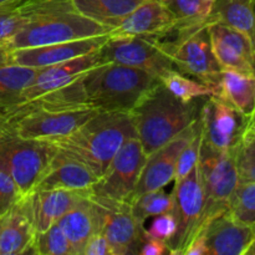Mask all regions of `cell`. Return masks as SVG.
Returning a JSON list of instances; mask_svg holds the SVG:
<instances>
[{"mask_svg":"<svg viewBox=\"0 0 255 255\" xmlns=\"http://www.w3.org/2000/svg\"><path fill=\"white\" fill-rule=\"evenodd\" d=\"M204 99L181 101L161 81L144 94L129 111L144 153L149 156L197 121Z\"/></svg>","mask_w":255,"mask_h":255,"instance_id":"6da1fadb","label":"cell"},{"mask_svg":"<svg viewBox=\"0 0 255 255\" xmlns=\"http://www.w3.org/2000/svg\"><path fill=\"white\" fill-rule=\"evenodd\" d=\"M133 137L137 134L129 112L100 111L74 133L51 143L86 164L100 178L125 142Z\"/></svg>","mask_w":255,"mask_h":255,"instance_id":"7a4b0ae2","label":"cell"},{"mask_svg":"<svg viewBox=\"0 0 255 255\" xmlns=\"http://www.w3.org/2000/svg\"><path fill=\"white\" fill-rule=\"evenodd\" d=\"M159 81L143 70L106 62L85 72L75 84L84 106L106 112H129Z\"/></svg>","mask_w":255,"mask_h":255,"instance_id":"3957f363","label":"cell"},{"mask_svg":"<svg viewBox=\"0 0 255 255\" xmlns=\"http://www.w3.org/2000/svg\"><path fill=\"white\" fill-rule=\"evenodd\" d=\"M111 29L72 7L71 2L41 14L25 25L5 44V50L44 46L109 34Z\"/></svg>","mask_w":255,"mask_h":255,"instance_id":"277c9868","label":"cell"},{"mask_svg":"<svg viewBox=\"0 0 255 255\" xmlns=\"http://www.w3.org/2000/svg\"><path fill=\"white\" fill-rule=\"evenodd\" d=\"M59 151L54 143L26 139L7 132L0 137V168L14 179L21 197L34 192Z\"/></svg>","mask_w":255,"mask_h":255,"instance_id":"5b68a950","label":"cell"},{"mask_svg":"<svg viewBox=\"0 0 255 255\" xmlns=\"http://www.w3.org/2000/svg\"><path fill=\"white\" fill-rule=\"evenodd\" d=\"M198 167L204 191L202 229L209 219L228 211L232 196L241 182L236 161V148L219 151L204 142L202 136Z\"/></svg>","mask_w":255,"mask_h":255,"instance_id":"8992f818","label":"cell"},{"mask_svg":"<svg viewBox=\"0 0 255 255\" xmlns=\"http://www.w3.org/2000/svg\"><path fill=\"white\" fill-rule=\"evenodd\" d=\"M100 112L92 107H36L10 119V132L26 139L54 142L70 136Z\"/></svg>","mask_w":255,"mask_h":255,"instance_id":"52a82bcc","label":"cell"},{"mask_svg":"<svg viewBox=\"0 0 255 255\" xmlns=\"http://www.w3.org/2000/svg\"><path fill=\"white\" fill-rule=\"evenodd\" d=\"M176 32L174 41H164L176 70L212 87L216 94L222 67L214 56L207 25Z\"/></svg>","mask_w":255,"mask_h":255,"instance_id":"ba28073f","label":"cell"},{"mask_svg":"<svg viewBox=\"0 0 255 255\" xmlns=\"http://www.w3.org/2000/svg\"><path fill=\"white\" fill-rule=\"evenodd\" d=\"M147 154L137 137L129 138L119 149L106 172L91 187L90 197L97 201L129 203Z\"/></svg>","mask_w":255,"mask_h":255,"instance_id":"9c48e42d","label":"cell"},{"mask_svg":"<svg viewBox=\"0 0 255 255\" xmlns=\"http://www.w3.org/2000/svg\"><path fill=\"white\" fill-rule=\"evenodd\" d=\"M104 64L115 62L133 69L143 70L161 77L176 69L166 42L156 37L120 36L110 37L99 50Z\"/></svg>","mask_w":255,"mask_h":255,"instance_id":"30bf717a","label":"cell"},{"mask_svg":"<svg viewBox=\"0 0 255 255\" xmlns=\"http://www.w3.org/2000/svg\"><path fill=\"white\" fill-rule=\"evenodd\" d=\"M177 231L169 242V254L183 255V252L198 234L204 212V191L201 172L197 164L183 179L174 183L172 192Z\"/></svg>","mask_w":255,"mask_h":255,"instance_id":"8fae6325","label":"cell"},{"mask_svg":"<svg viewBox=\"0 0 255 255\" xmlns=\"http://www.w3.org/2000/svg\"><path fill=\"white\" fill-rule=\"evenodd\" d=\"M248 117L217 95L203 100L201 109L202 136L213 148L231 151L241 142L248 127Z\"/></svg>","mask_w":255,"mask_h":255,"instance_id":"7c38bea8","label":"cell"},{"mask_svg":"<svg viewBox=\"0 0 255 255\" xmlns=\"http://www.w3.org/2000/svg\"><path fill=\"white\" fill-rule=\"evenodd\" d=\"M94 201L100 214V233L109 242L112 255L138 254L146 229L134 218L129 203Z\"/></svg>","mask_w":255,"mask_h":255,"instance_id":"4fadbf2b","label":"cell"},{"mask_svg":"<svg viewBox=\"0 0 255 255\" xmlns=\"http://www.w3.org/2000/svg\"><path fill=\"white\" fill-rule=\"evenodd\" d=\"M201 126L202 122L201 115H199L197 121H194L191 126L187 127L179 134H177L168 143H166L161 148L154 151L153 153L147 156L146 163L142 169L131 201L134 197H138L141 194L147 193V192L164 188L167 184L174 181L176 166L179 154H181L182 149L186 147V144L198 132Z\"/></svg>","mask_w":255,"mask_h":255,"instance_id":"5bb4252c","label":"cell"},{"mask_svg":"<svg viewBox=\"0 0 255 255\" xmlns=\"http://www.w3.org/2000/svg\"><path fill=\"white\" fill-rule=\"evenodd\" d=\"M107 40H109V34H105L100 36L74 40V41L60 42V44L6 50L5 62L42 69V67L51 66V65L74 59V57L97 51L101 49V46Z\"/></svg>","mask_w":255,"mask_h":255,"instance_id":"9a60e30c","label":"cell"},{"mask_svg":"<svg viewBox=\"0 0 255 255\" xmlns=\"http://www.w3.org/2000/svg\"><path fill=\"white\" fill-rule=\"evenodd\" d=\"M101 64H104V61L97 50L91 54L82 55V56L74 57V59L60 62V64L39 69L34 82L17 97L14 104L7 107L26 104L42 95L62 89V87L72 84L85 72Z\"/></svg>","mask_w":255,"mask_h":255,"instance_id":"2e32d148","label":"cell"},{"mask_svg":"<svg viewBox=\"0 0 255 255\" xmlns=\"http://www.w3.org/2000/svg\"><path fill=\"white\" fill-rule=\"evenodd\" d=\"M212 49L222 70L255 75V51L251 40L217 20L207 22Z\"/></svg>","mask_w":255,"mask_h":255,"instance_id":"e0dca14e","label":"cell"},{"mask_svg":"<svg viewBox=\"0 0 255 255\" xmlns=\"http://www.w3.org/2000/svg\"><path fill=\"white\" fill-rule=\"evenodd\" d=\"M198 234H202L207 255H246L255 237V226L236 221L228 212L209 219Z\"/></svg>","mask_w":255,"mask_h":255,"instance_id":"ac0fdd59","label":"cell"},{"mask_svg":"<svg viewBox=\"0 0 255 255\" xmlns=\"http://www.w3.org/2000/svg\"><path fill=\"white\" fill-rule=\"evenodd\" d=\"M173 31H176V20L164 2L162 0H143L109 32V36L162 39Z\"/></svg>","mask_w":255,"mask_h":255,"instance_id":"d6986e66","label":"cell"},{"mask_svg":"<svg viewBox=\"0 0 255 255\" xmlns=\"http://www.w3.org/2000/svg\"><path fill=\"white\" fill-rule=\"evenodd\" d=\"M35 236L30 198L21 197L6 214L0 217V255L31 253Z\"/></svg>","mask_w":255,"mask_h":255,"instance_id":"ffe728a7","label":"cell"},{"mask_svg":"<svg viewBox=\"0 0 255 255\" xmlns=\"http://www.w3.org/2000/svg\"><path fill=\"white\" fill-rule=\"evenodd\" d=\"M91 194L90 189H37L29 196L36 233L56 224L60 218Z\"/></svg>","mask_w":255,"mask_h":255,"instance_id":"44dd1931","label":"cell"},{"mask_svg":"<svg viewBox=\"0 0 255 255\" xmlns=\"http://www.w3.org/2000/svg\"><path fill=\"white\" fill-rule=\"evenodd\" d=\"M97 176L79 159L59 149L50 162L46 172L34 191L42 189H91L97 182Z\"/></svg>","mask_w":255,"mask_h":255,"instance_id":"7402d4cb","label":"cell"},{"mask_svg":"<svg viewBox=\"0 0 255 255\" xmlns=\"http://www.w3.org/2000/svg\"><path fill=\"white\" fill-rule=\"evenodd\" d=\"M57 226L69 239L74 255H82L87 242L100 233V214L96 202L90 196L86 197L60 218Z\"/></svg>","mask_w":255,"mask_h":255,"instance_id":"603a6c76","label":"cell"},{"mask_svg":"<svg viewBox=\"0 0 255 255\" xmlns=\"http://www.w3.org/2000/svg\"><path fill=\"white\" fill-rule=\"evenodd\" d=\"M70 0H16L0 6V49L41 14L69 4Z\"/></svg>","mask_w":255,"mask_h":255,"instance_id":"cb8c5ba5","label":"cell"},{"mask_svg":"<svg viewBox=\"0 0 255 255\" xmlns=\"http://www.w3.org/2000/svg\"><path fill=\"white\" fill-rule=\"evenodd\" d=\"M214 95L249 119L255 111V75L222 70Z\"/></svg>","mask_w":255,"mask_h":255,"instance_id":"d4e9b609","label":"cell"},{"mask_svg":"<svg viewBox=\"0 0 255 255\" xmlns=\"http://www.w3.org/2000/svg\"><path fill=\"white\" fill-rule=\"evenodd\" d=\"M143 0H70L79 14L114 29Z\"/></svg>","mask_w":255,"mask_h":255,"instance_id":"484cf974","label":"cell"},{"mask_svg":"<svg viewBox=\"0 0 255 255\" xmlns=\"http://www.w3.org/2000/svg\"><path fill=\"white\" fill-rule=\"evenodd\" d=\"M209 19L223 22L246 35L255 51V14L252 0H216Z\"/></svg>","mask_w":255,"mask_h":255,"instance_id":"4316f807","label":"cell"},{"mask_svg":"<svg viewBox=\"0 0 255 255\" xmlns=\"http://www.w3.org/2000/svg\"><path fill=\"white\" fill-rule=\"evenodd\" d=\"M39 69L21 65L1 62L0 64V100L1 107L14 104L17 97L34 82Z\"/></svg>","mask_w":255,"mask_h":255,"instance_id":"83f0119b","label":"cell"},{"mask_svg":"<svg viewBox=\"0 0 255 255\" xmlns=\"http://www.w3.org/2000/svg\"><path fill=\"white\" fill-rule=\"evenodd\" d=\"M176 20V31L207 25L213 10L212 0H162Z\"/></svg>","mask_w":255,"mask_h":255,"instance_id":"f1b7e54d","label":"cell"},{"mask_svg":"<svg viewBox=\"0 0 255 255\" xmlns=\"http://www.w3.org/2000/svg\"><path fill=\"white\" fill-rule=\"evenodd\" d=\"M129 206L134 218L144 226L147 219L154 218L164 213H172L173 198L172 194L166 193L163 188H161L134 197L129 202Z\"/></svg>","mask_w":255,"mask_h":255,"instance_id":"f546056e","label":"cell"},{"mask_svg":"<svg viewBox=\"0 0 255 255\" xmlns=\"http://www.w3.org/2000/svg\"><path fill=\"white\" fill-rule=\"evenodd\" d=\"M161 82L169 92L183 102H191L199 97L214 95L212 87L207 86L198 80L186 76L176 69L166 72L161 77Z\"/></svg>","mask_w":255,"mask_h":255,"instance_id":"4dcf8cb0","label":"cell"},{"mask_svg":"<svg viewBox=\"0 0 255 255\" xmlns=\"http://www.w3.org/2000/svg\"><path fill=\"white\" fill-rule=\"evenodd\" d=\"M227 212L241 223L255 226V182H239Z\"/></svg>","mask_w":255,"mask_h":255,"instance_id":"1f68e13d","label":"cell"},{"mask_svg":"<svg viewBox=\"0 0 255 255\" xmlns=\"http://www.w3.org/2000/svg\"><path fill=\"white\" fill-rule=\"evenodd\" d=\"M31 253L40 255H74V251L69 239L56 223L46 231L36 233Z\"/></svg>","mask_w":255,"mask_h":255,"instance_id":"d6a6232c","label":"cell"},{"mask_svg":"<svg viewBox=\"0 0 255 255\" xmlns=\"http://www.w3.org/2000/svg\"><path fill=\"white\" fill-rule=\"evenodd\" d=\"M236 161L241 182H255V132L248 127L236 147Z\"/></svg>","mask_w":255,"mask_h":255,"instance_id":"836d02e7","label":"cell"},{"mask_svg":"<svg viewBox=\"0 0 255 255\" xmlns=\"http://www.w3.org/2000/svg\"><path fill=\"white\" fill-rule=\"evenodd\" d=\"M202 146V126L198 129L193 138L186 144L182 149L181 154L178 157L176 166V174H174V183L183 179L194 167L198 164L199 154H201Z\"/></svg>","mask_w":255,"mask_h":255,"instance_id":"e575fe53","label":"cell"},{"mask_svg":"<svg viewBox=\"0 0 255 255\" xmlns=\"http://www.w3.org/2000/svg\"><path fill=\"white\" fill-rule=\"evenodd\" d=\"M176 231L177 223L174 216L172 213H164L154 217L151 227L146 229V237L169 244L176 234Z\"/></svg>","mask_w":255,"mask_h":255,"instance_id":"d590c367","label":"cell"},{"mask_svg":"<svg viewBox=\"0 0 255 255\" xmlns=\"http://www.w3.org/2000/svg\"><path fill=\"white\" fill-rule=\"evenodd\" d=\"M20 198L21 196L12 177L0 168V217L6 214Z\"/></svg>","mask_w":255,"mask_h":255,"instance_id":"8d00e7d4","label":"cell"},{"mask_svg":"<svg viewBox=\"0 0 255 255\" xmlns=\"http://www.w3.org/2000/svg\"><path fill=\"white\" fill-rule=\"evenodd\" d=\"M82 255H112L111 247L101 233H97L87 242Z\"/></svg>","mask_w":255,"mask_h":255,"instance_id":"74e56055","label":"cell"},{"mask_svg":"<svg viewBox=\"0 0 255 255\" xmlns=\"http://www.w3.org/2000/svg\"><path fill=\"white\" fill-rule=\"evenodd\" d=\"M169 253L168 244L152 238H144L138 254L141 255H162Z\"/></svg>","mask_w":255,"mask_h":255,"instance_id":"f35d334b","label":"cell"},{"mask_svg":"<svg viewBox=\"0 0 255 255\" xmlns=\"http://www.w3.org/2000/svg\"><path fill=\"white\" fill-rule=\"evenodd\" d=\"M10 129H11V121H10V117L7 116L2 110H0V137L4 136L7 132H10Z\"/></svg>","mask_w":255,"mask_h":255,"instance_id":"ab89813d","label":"cell"},{"mask_svg":"<svg viewBox=\"0 0 255 255\" xmlns=\"http://www.w3.org/2000/svg\"><path fill=\"white\" fill-rule=\"evenodd\" d=\"M248 128L252 129V131L255 132V111L254 114L249 117V121H248Z\"/></svg>","mask_w":255,"mask_h":255,"instance_id":"60d3db41","label":"cell"},{"mask_svg":"<svg viewBox=\"0 0 255 255\" xmlns=\"http://www.w3.org/2000/svg\"><path fill=\"white\" fill-rule=\"evenodd\" d=\"M246 255H255V237H254L253 242L251 243V246H249L248 251L246 252Z\"/></svg>","mask_w":255,"mask_h":255,"instance_id":"b9f144b4","label":"cell"},{"mask_svg":"<svg viewBox=\"0 0 255 255\" xmlns=\"http://www.w3.org/2000/svg\"><path fill=\"white\" fill-rule=\"evenodd\" d=\"M5 54H6V50L0 49V64L5 62Z\"/></svg>","mask_w":255,"mask_h":255,"instance_id":"7bdbcfd3","label":"cell"},{"mask_svg":"<svg viewBox=\"0 0 255 255\" xmlns=\"http://www.w3.org/2000/svg\"><path fill=\"white\" fill-rule=\"evenodd\" d=\"M12 1H16V0H0V6L5 4H9V2H12Z\"/></svg>","mask_w":255,"mask_h":255,"instance_id":"ee69618b","label":"cell"},{"mask_svg":"<svg viewBox=\"0 0 255 255\" xmlns=\"http://www.w3.org/2000/svg\"><path fill=\"white\" fill-rule=\"evenodd\" d=\"M252 5H253V10H254V14H255V0H252Z\"/></svg>","mask_w":255,"mask_h":255,"instance_id":"f6af8a7d","label":"cell"},{"mask_svg":"<svg viewBox=\"0 0 255 255\" xmlns=\"http://www.w3.org/2000/svg\"><path fill=\"white\" fill-rule=\"evenodd\" d=\"M2 106V102H1V100H0V107Z\"/></svg>","mask_w":255,"mask_h":255,"instance_id":"bcb514c9","label":"cell"},{"mask_svg":"<svg viewBox=\"0 0 255 255\" xmlns=\"http://www.w3.org/2000/svg\"><path fill=\"white\" fill-rule=\"evenodd\" d=\"M212 1H214V0H212Z\"/></svg>","mask_w":255,"mask_h":255,"instance_id":"7dc6e473","label":"cell"}]
</instances>
